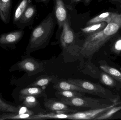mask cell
<instances>
[{
    "instance_id": "20",
    "label": "cell",
    "mask_w": 121,
    "mask_h": 120,
    "mask_svg": "<svg viewBox=\"0 0 121 120\" xmlns=\"http://www.w3.org/2000/svg\"><path fill=\"white\" fill-rule=\"evenodd\" d=\"M83 93H84L69 90H57L55 93L56 96L59 98V99L60 98H72L75 97H81L84 96Z\"/></svg>"
},
{
    "instance_id": "9",
    "label": "cell",
    "mask_w": 121,
    "mask_h": 120,
    "mask_svg": "<svg viewBox=\"0 0 121 120\" xmlns=\"http://www.w3.org/2000/svg\"><path fill=\"white\" fill-rule=\"evenodd\" d=\"M24 31L22 29L1 34L0 36V46H10L17 43L23 36Z\"/></svg>"
},
{
    "instance_id": "21",
    "label": "cell",
    "mask_w": 121,
    "mask_h": 120,
    "mask_svg": "<svg viewBox=\"0 0 121 120\" xmlns=\"http://www.w3.org/2000/svg\"><path fill=\"white\" fill-rule=\"evenodd\" d=\"M33 115L29 113L20 114L18 113L14 114H4L0 115V120H15V119H22V120H30L31 116Z\"/></svg>"
},
{
    "instance_id": "8",
    "label": "cell",
    "mask_w": 121,
    "mask_h": 120,
    "mask_svg": "<svg viewBox=\"0 0 121 120\" xmlns=\"http://www.w3.org/2000/svg\"><path fill=\"white\" fill-rule=\"evenodd\" d=\"M43 103L44 106L46 110L51 112L58 111H66L68 113L75 112L77 110L71 109L65 104L60 100L54 98H48L45 97Z\"/></svg>"
},
{
    "instance_id": "12",
    "label": "cell",
    "mask_w": 121,
    "mask_h": 120,
    "mask_svg": "<svg viewBox=\"0 0 121 120\" xmlns=\"http://www.w3.org/2000/svg\"><path fill=\"white\" fill-rule=\"evenodd\" d=\"M55 14L59 27L61 28L64 23L68 19L67 10L62 0H55Z\"/></svg>"
},
{
    "instance_id": "25",
    "label": "cell",
    "mask_w": 121,
    "mask_h": 120,
    "mask_svg": "<svg viewBox=\"0 0 121 120\" xmlns=\"http://www.w3.org/2000/svg\"><path fill=\"white\" fill-rule=\"evenodd\" d=\"M100 79L102 82L106 86L113 87L116 85L114 80L111 76L106 73H101Z\"/></svg>"
},
{
    "instance_id": "5",
    "label": "cell",
    "mask_w": 121,
    "mask_h": 120,
    "mask_svg": "<svg viewBox=\"0 0 121 120\" xmlns=\"http://www.w3.org/2000/svg\"><path fill=\"white\" fill-rule=\"evenodd\" d=\"M119 104L120 103L117 101L111 105L104 108L90 109L85 111L69 113H68V120H94L96 117L112 107L116 106Z\"/></svg>"
},
{
    "instance_id": "10",
    "label": "cell",
    "mask_w": 121,
    "mask_h": 120,
    "mask_svg": "<svg viewBox=\"0 0 121 120\" xmlns=\"http://www.w3.org/2000/svg\"><path fill=\"white\" fill-rule=\"evenodd\" d=\"M121 19V14L113 12H105L90 19L87 23L86 25H90L103 22H106L108 23Z\"/></svg>"
},
{
    "instance_id": "11",
    "label": "cell",
    "mask_w": 121,
    "mask_h": 120,
    "mask_svg": "<svg viewBox=\"0 0 121 120\" xmlns=\"http://www.w3.org/2000/svg\"><path fill=\"white\" fill-rule=\"evenodd\" d=\"M53 87L55 89L58 91L69 90L91 94L90 92L87 90L82 89L76 85L70 83L68 80H58L55 82L53 85Z\"/></svg>"
},
{
    "instance_id": "13",
    "label": "cell",
    "mask_w": 121,
    "mask_h": 120,
    "mask_svg": "<svg viewBox=\"0 0 121 120\" xmlns=\"http://www.w3.org/2000/svg\"><path fill=\"white\" fill-rule=\"evenodd\" d=\"M36 9L35 6L29 4L15 26L20 29H23L28 25L29 23L34 17Z\"/></svg>"
},
{
    "instance_id": "14",
    "label": "cell",
    "mask_w": 121,
    "mask_h": 120,
    "mask_svg": "<svg viewBox=\"0 0 121 120\" xmlns=\"http://www.w3.org/2000/svg\"><path fill=\"white\" fill-rule=\"evenodd\" d=\"M13 0H0V18L4 23H9Z\"/></svg>"
},
{
    "instance_id": "22",
    "label": "cell",
    "mask_w": 121,
    "mask_h": 120,
    "mask_svg": "<svg viewBox=\"0 0 121 120\" xmlns=\"http://www.w3.org/2000/svg\"><path fill=\"white\" fill-rule=\"evenodd\" d=\"M23 101V104L25 106L29 108H32L38 106L39 101L37 98L33 96H21Z\"/></svg>"
},
{
    "instance_id": "23",
    "label": "cell",
    "mask_w": 121,
    "mask_h": 120,
    "mask_svg": "<svg viewBox=\"0 0 121 120\" xmlns=\"http://www.w3.org/2000/svg\"><path fill=\"white\" fill-rule=\"evenodd\" d=\"M121 110V106H115L107 111L104 113L96 117L95 120H106L111 117L114 115Z\"/></svg>"
},
{
    "instance_id": "19",
    "label": "cell",
    "mask_w": 121,
    "mask_h": 120,
    "mask_svg": "<svg viewBox=\"0 0 121 120\" xmlns=\"http://www.w3.org/2000/svg\"><path fill=\"white\" fill-rule=\"evenodd\" d=\"M99 67L102 71L121 83V72L118 70L106 64L101 65Z\"/></svg>"
},
{
    "instance_id": "16",
    "label": "cell",
    "mask_w": 121,
    "mask_h": 120,
    "mask_svg": "<svg viewBox=\"0 0 121 120\" xmlns=\"http://www.w3.org/2000/svg\"><path fill=\"white\" fill-rule=\"evenodd\" d=\"M30 0H21L15 9L13 17V22L15 26L22 17L30 3Z\"/></svg>"
},
{
    "instance_id": "17",
    "label": "cell",
    "mask_w": 121,
    "mask_h": 120,
    "mask_svg": "<svg viewBox=\"0 0 121 120\" xmlns=\"http://www.w3.org/2000/svg\"><path fill=\"white\" fill-rule=\"evenodd\" d=\"M58 80V78L55 76L45 75L38 77L34 82L30 85V86L38 87H45L51 83H54Z\"/></svg>"
},
{
    "instance_id": "7",
    "label": "cell",
    "mask_w": 121,
    "mask_h": 120,
    "mask_svg": "<svg viewBox=\"0 0 121 120\" xmlns=\"http://www.w3.org/2000/svg\"><path fill=\"white\" fill-rule=\"evenodd\" d=\"M61 28L60 44L63 49H68L73 46L76 38L74 33L70 27L69 19L64 23Z\"/></svg>"
},
{
    "instance_id": "2",
    "label": "cell",
    "mask_w": 121,
    "mask_h": 120,
    "mask_svg": "<svg viewBox=\"0 0 121 120\" xmlns=\"http://www.w3.org/2000/svg\"><path fill=\"white\" fill-rule=\"evenodd\" d=\"M51 13L33 29L31 33L27 51L32 53L44 48L52 37L56 26V20Z\"/></svg>"
},
{
    "instance_id": "18",
    "label": "cell",
    "mask_w": 121,
    "mask_h": 120,
    "mask_svg": "<svg viewBox=\"0 0 121 120\" xmlns=\"http://www.w3.org/2000/svg\"><path fill=\"white\" fill-rule=\"evenodd\" d=\"M107 24L108 23L106 22L92 24L82 28V31L84 34L86 35L87 36L90 34L95 33L102 30L106 27Z\"/></svg>"
},
{
    "instance_id": "28",
    "label": "cell",
    "mask_w": 121,
    "mask_h": 120,
    "mask_svg": "<svg viewBox=\"0 0 121 120\" xmlns=\"http://www.w3.org/2000/svg\"><path fill=\"white\" fill-rule=\"evenodd\" d=\"M111 3L119 6H121V0H109Z\"/></svg>"
},
{
    "instance_id": "3",
    "label": "cell",
    "mask_w": 121,
    "mask_h": 120,
    "mask_svg": "<svg viewBox=\"0 0 121 120\" xmlns=\"http://www.w3.org/2000/svg\"><path fill=\"white\" fill-rule=\"evenodd\" d=\"M62 102L70 107L89 109H96L107 107L118 101L117 99H97L87 97H75L72 98H60Z\"/></svg>"
},
{
    "instance_id": "30",
    "label": "cell",
    "mask_w": 121,
    "mask_h": 120,
    "mask_svg": "<svg viewBox=\"0 0 121 120\" xmlns=\"http://www.w3.org/2000/svg\"><path fill=\"white\" fill-rule=\"evenodd\" d=\"M74 2H78L79 1H80L81 0H73Z\"/></svg>"
},
{
    "instance_id": "27",
    "label": "cell",
    "mask_w": 121,
    "mask_h": 120,
    "mask_svg": "<svg viewBox=\"0 0 121 120\" xmlns=\"http://www.w3.org/2000/svg\"><path fill=\"white\" fill-rule=\"evenodd\" d=\"M18 114H22L25 113H29L31 115H34V112L33 111L30 110L28 109V108L26 106H23L19 108V111H18Z\"/></svg>"
},
{
    "instance_id": "1",
    "label": "cell",
    "mask_w": 121,
    "mask_h": 120,
    "mask_svg": "<svg viewBox=\"0 0 121 120\" xmlns=\"http://www.w3.org/2000/svg\"><path fill=\"white\" fill-rule=\"evenodd\" d=\"M121 28V19L108 23L102 30L86 36L81 47H78L80 55L91 58L104 44L113 38Z\"/></svg>"
},
{
    "instance_id": "24",
    "label": "cell",
    "mask_w": 121,
    "mask_h": 120,
    "mask_svg": "<svg viewBox=\"0 0 121 120\" xmlns=\"http://www.w3.org/2000/svg\"><path fill=\"white\" fill-rule=\"evenodd\" d=\"M19 107H16L5 103L0 97V111L4 112L18 113Z\"/></svg>"
},
{
    "instance_id": "32",
    "label": "cell",
    "mask_w": 121,
    "mask_h": 120,
    "mask_svg": "<svg viewBox=\"0 0 121 120\" xmlns=\"http://www.w3.org/2000/svg\"><path fill=\"white\" fill-rule=\"evenodd\" d=\"M98 2H101V1H102L104 0H98Z\"/></svg>"
},
{
    "instance_id": "6",
    "label": "cell",
    "mask_w": 121,
    "mask_h": 120,
    "mask_svg": "<svg viewBox=\"0 0 121 120\" xmlns=\"http://www.w3.org/2000/svg\"><path fill=\"white\" fill-rule=\"evenodd\" d=\"M44 63L32 58H25L18 64L19 67L30 75H34L44 71Z\"/></svg>"
},
{
    "instance_id": "29",
    "label": "cell",
    "mask_w": 121,
    "mask_h": 120,
    "mask_svg": "<svg viewBox=\"0 0 121 120\" xmlns=\"http://www.w3.org/2000/svg\"><path fill=\"white\" fill-rule=\"evenodd\" d=\"M91 0H84L85 4L86 5H87L89 4L91 2Z\"/></svg>"
},
{
    "instance_id": "31",
    "label": "cell",
    "mask_w": 121,
    "mask_h": 120,
    "mask_svg": "<svg viewBox=\"0 0 121 120\" xmlns=\"http://www.w3.org/2000/svg\"><path fill=\"white\" fill-rule=\"evenodd\" d=\"M38 0L40 1H43V2H44V1H47L48 0Z\"/></svg>"
},
{
    "instance_id": "26",
    "label": "cell",
    "mask_w": 121,
    "mask_h": 120,
    "mask_svg": "<svg viewBox=\"0 0 121 120\" xmlns=\"http://www.w3.org/2000/svg\"><path fill=\"white\" fill-rule=\"evenodd\" d=\"M113 52L119 54L121 52V36L119 37L114 42L112 47Z\"/></svg>"
},
{
    "instance_id": "15",
    "label": "cell",
    "mask_w": 121,
    "mask_h": 120,
    "mask_svg": "<svg viewBox=\"0 0 121 120\" xmlns=\"http://www.w3.org/2000/svg\"><path fill=\"white\" fill-rule=\"evenodd\" d=\"M45 87H32L22 89L20 92L21 96H31L37 98L41 97H47L45 91Z\"/></svg>"
},
{
    "instance_id": "4",
    "label": "cell",
    "mask_w": 121,
    "mask_h": 120,
    "mask_svg": "<svg viewBox=\"0 0 121 120\" xmlns=\"http://www.w3.org/2000/svg\"><path fill=\"white\" fill-rule=\"evenodd\" d=\"M67 80L70 83L87 90L91 94L96 95L104 98L113 100L117 99L115 95L111 92L99 84L75 78H69Z\"/></svg>"
}]
</instances>
